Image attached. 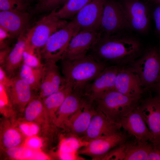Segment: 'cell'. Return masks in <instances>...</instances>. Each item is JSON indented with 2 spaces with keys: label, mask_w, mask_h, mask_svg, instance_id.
I'll use <instances>...</instances> for the list:
<instances>
[{
  "label": "cell",
  "mask_w": 160,
  "mask_h": 160,
  "mask_svg": "<svg viewBox=\"0 0 160 160\" xmlns=\"http://www.w3.org/2000/svg\"><path fill=\"white\" fill-rule=\"evenodd\" d=\"M21 131L25 135L33 137L39 132V127L37 124L32 123H23L20 126Z\"/></svg>",
  "instance_id": "cell-35"
},
{
  "label": "cell",
  "mask_w": 160,
  "mask_h": 160,
  "mask_svg": "<svg viewBox=\"0 0 160 160\" xmlns=\"http://www.w3.org/2000/svg\"><path fill=\"white\" fill-rule=\"evenodd\" d=\"M27 145L30 148L37 149L41 145L40 140L38 137H33L29 139L26 142Z\"/></svg>",
  "instance_id": "cell-39"
},
{
  "label": "cell",
  "mask_w": 160,
  "mask_h": 160,
  "mask_svg": "<svg viewBox=\"0 0 160 160\" xmlns=\"http://www.w3.org/2000/svg\"><path fill=\"white\" fill-rule=\"evenodd\" d=\"M119 124L121 128L134 137L137 141L153 143L152 135L140 113L138 106L123 117Z\"/></svg>",
  "instance_id": "cell-14"
},
{
  "label": "cell",
  "mask_w": 160,
  "mask_h": 160,
  "mask_svg": "<svg viewBox=\"0 0 160 160\" xmlns=\"http://www.w3.org/2000/svg\"><path fill=\"white\" fill-rule=\"evenodd\" d=\"M12 37L10 34L4 29L0 27V46L1 49L7 47L5 42L6 39Z\"/></svg>",
  "instance_id": "cell-38"
},
{
  "label": "cell",
  "mask_w": 160,
  "mask_h": 160,
  "mask_svg": "<svg viewBox=\"0 0 160 160\" xmlns=\"http://www.w3.org/2000/svg\"><path fill=\"white\" fill-rule=\"evenodd\" d=\"M106 0H91L73 18L81 31L99 32Z\"/></svg>",
  "instance_id": "cell-9"
},
{
  "label": "cell",
  "mask_w": 160,
  "mask_h": 160,
  "mask_svg": "<svg viewBox=\"0 0 160 160\" xmlns=\"http://www.w3.org/2000/svg\"><path fill=\"white\" fill-rule=\"evenodd\" d=\"M121 4L131 28L140 33L146 32L150 23L146 6L140 0H124Z\"/></svg>",
  "instance_id": "cell-12"
},
{
  "label": "cell",
  "mask_w": 160,
  "mask_h": 160,
  "mask_svg": "<svg viewBox=\"0 0 160 160\" xmlns=\"http://www.w3.org/2000/svg\"><path fill=\"white\" fill-rule=\"evenodd\" d=\"M68 0H43L39 2L32 11L34 14H39L44 12H52L62 5Z\"/></svg>",
  "instance_id": "cell-30"
},
{
  "label": "cell",
  "mask_w": 160,
  "mask_h": 160,
  "mask_svg": "<svg viewBox=\"0 0 160 160\" xmlns=\"http://www.w3.org/2000/svg\"><path fill=\"white\" fill-rule=\"evenodd\" d=\"M43 65L33 68L22 63L19 69L17 76L25 81L33 90L39 89L42 75Z\"/></svg>",
  "instance_id": "cell-24"
},
{
  "label": "cell",
  "mask_w": 160,
  "mask_h": 160,
  "mask_svg": "<svg viewBox=\"0 0 160 160\" xmlns=\"http://www.w3.org/2000/svg\"><path fill=\"white\" fill-rule=\"evenodd\" d=\"M143 87L139 77L131 67L119 66L114 89L129 97H141Z\"/></svg>",
  "instance_id": "cell-13"
},
{
  "label": "cell",
  "mask_w": 160,
  "mask_h": 160,
  "mask_svg": "<svg viewBox=\"0 0 160 160\" xmlns=\"http://www.w3.org/2000/svg\"><path fill=\"white\" fill-rule=\"evenodd\" d=\"M141 46L135 37L120 33L113 35L100 33L87 55L107 66L132 62L140 55Z\"/></svg>",
  "instance_id": "cell-1"
},
{
  "label": "cell",
  "mask_w": 160,
  "mask_h": 160,
  "mask_svg": "<svg viewBox=\"0 0 160 160\" xmlns=\"http://www.w3.org/2000/svg\"><path fill=\"white\" fill-rule=\"evenodd\" d=\"M23 141L22 136L18 130L10 128L4 132L2 142L4 147L8 149L18 146Z\"/></svg>",
  "instance_id": "cell-29"
},
{
  "label": "cell",
  "mask_w": 160,
  "mask_h": 160,
  "mask_svg": "<svg viewBox=\"0 0 160 160\" xmlns=\"http://www.w3.org/2000/svg\"><path fill=\"white\" fill-rule=\"evenodd\" d=\"M138 108L152 135V143H160V97H150L141 101Z\"/></svg>",
  "instance_id": "cell-10"
},
{
  "label": "cell",
  "mask_w": 160,
  "mask_h": 160,
  "mask_svg": "<svg viewBox=\"0 0 160 160\" xmlns=\"http://www.w3.org/2000/svg\"><path fill=\"white\" fill-rule=\"evenodd\" d=\"M131 68L138 75L143 86L156 87L160 81V51L155 47L147 49Z\"/></svg>",
  "instance_id": "cell-6"
},
{
  "label": "cell",
  "mask_w": 160,
  "mask_h": 160,
  "mask_svg": "<svg viewBox=\"0 0 160 160\" xmlns=\"http://www.w3.org/2000/svg\"><path fill=\"white\" fill-rule=\"evenodd\" d=\"M28 0V1H30L31 0Z\"/></svg>",
  "instance_id": "cell-44"
},
{
  "label": "cell",
  "mask_w": 160,
  "mask_h": 160,
  "mask_svg": "<svg viewBox=\"0 0 160 160\" xmlns=\"http://www.w3.org/2000/svg\"><path fill=\"white\" fill-rule=\"evenodd\" d=\"M44 109L41 98L33 97L25 108V118L27 121L32 122L38 117Z\"/></svg>",
  "instance_id": "cell-28"
},
{
  "label": "cell",
  "mask_w": 160,
  "mask_h": 160,
  "mask_svg": "<svg viewBox=\"0 0 160 160\" xmlns=\"http://www.w3.org/2000/svg\"><path fill=\"white\" fill-rule=\"evenodd\" d=\"M27 0H0V10H14L25 12L28 9Z\"/></svg>",
  "instance_id": "cell-31"
},
{
  "label": "cell",
  "mask_w": 160,
  "mask_h": 160,
  "mask_svg": "<svg viewBox=\"0 0 160 160\" xmlns=\"http://www.w3.org/2000/svg\"><path fill=\"white\" fill-rule=\"evenodd\" d=\"M61 61L63 78L73 89L83 90L107 66L88 55L79 59H63Z\"/></svg>",
  "instance_id": "cell-2"
},
{
  "label": "cell",
  "mask_w": 160,
  "mask_h": 160,
  "mask_svg": "<svg viewBox=\"0 0 160 160\" xmlns=\"http://www.w3.org/2000/svg\"><path fill=\"white\" fill-rule=\"evenodd\" d=\"M72 89V86L65 82L58 91L43 99L45 109L56 117V113L60 106Z\"/></svg>",
  "instance_id": "cell-23"
},
{
  "label": "cell",
  "mask_w": 160,
  "mask_h": 160,
  "mask_svg": "<svg viewBox=\"0 0 160 160\" xmlns=\"http://www.w3.org/2000/svg\"><path fill=\"white\" fill-rule=\"evenodd\" d=\"M153 16L155 23L156 30L160 36V4H159L154 9Z\"/></svg>",
  "instance_id": "cell-37"
},
{
  "label": "cell",
  "mask_w": 160,
  "mask_h": 160,
  "mask_svg": "<svg viewBox=\"0 0 160 160\" xmlns=\"http://www.w3.org/2000/svg\"><path fill=\"white\" fill-rule=\"evenodd\" d=\"M141 97H133L112 90L95 100L96 107L112 121L119 123L121 119L138 106Z\"/></svg>",
  "instance_id": "cell-4"
},
{
  "label": "cell",
  "mask_w": 160,
  "mask_h": 160,
  "mask_svg": "<svg viewBox=\"0 0 160 160\" xmlns=\"http://www.w3.org/2000/svg\"><path fill=\"white\" fill-rule=\"evenodd\" d=\"M80 31L74 18L64 27L54 33L40 50L41 58L57 62L61 60L71 39Z\"/></svg>",
  "instance_id": "cell-5"
},
{
  "label": "cell",
  "mask_w": 160,
  "mask_h": 160,
  "mask_svg": "<svg viewBox=\"0 0 160 160\" xmlns=\"http://www.w3.org/2000/svg\"><path fill=\"white\" fill-rule=\"evenodd\" d=\"M147 160H160V143H151Z\"/></svg>",
  "instance_id": "cell-36"
},
{
  "label": "cell",
  "mask_w": 160,
  "mask_h": 160,
  "mask_svg": "<svg viewBox=\"0 0 160 160\" xmlns=\"http://www.w3.org/2000/svg\"><path fill=\"white\" fill-rule=\"evenodd\" d=\"M39 1V2H40L42 1L43 0H38Z\"/></svg>",
  "instance_id": "cell-43"
},
{
  "label": "cell",
  "mask_w": 160,
  "mask_h": 160,
  "mask_svg": "<svg viewBox=\"0 0 160 160\" xmlns=\"http://www.w3.org/2000/svg\"><path fill=\"white\" fill-rule=\"evenodd\" d=\"M91 0H68L55 14L60 18L71 19Z\"/></svg>",
  "instance_id": "cell-27"
},
{
  "label": "cell",
  "mask_w": 160,
  "mask_h": 160,
  "mask_svg": "<svg viewBox=\"0 0 160 160\" xmlns=\"http://www.w3.org/2000/svg\"><path fill=\"white\" fill-rule=\"evenodd\" d=\"M153 2L157 4H160V0H151Z\"/></svg>",
  "instance_id": "cell-42"
},
{
  "label": "cell",
  "mask_w": 160,
  "mask_h": 160,
  "mask_svg": "<svg viewBox=\"0 0 160 160\" xmlns=\"http://www.w3.org/2000/svg\"><path fill=\"white\" fill-rule=\"evenodd\" d=\"M65 82L63 77L61 75L56 62H45L39 89L40 97L43 99L56 92Z\"/></svg>",
  "instance_id": "cell-19"
},
{
  "label": "cell",
  "mask_w": 160,
  "mask_h": 160,
  "mask_svg": "<svg viewBox=\"0 0 160 160\" xmlns=\"http://www.w3.org/2000/svg\"><path fill=\"white\" fill-rule=\"evenodd\" d=\"M56 10L51 12L37 21L25 33V50L31 52L40 54L47 41L54 33L65 26L68 22L58 17Z\"/></svg>",
  "instance_id": "cell-3"
},
{
  "label": "cell",
  "mask_w": 160,
  "mask_h": 160,
  "mask_svg": "<svg viewBox=\"0 0 160 160\" xmlns=\"http://www.w3.org/2000/svg\"><path fill=\"white\" fill-rule=\"evenodd\" d=\"M92 103L84 91L73 89L67 96L56 113V124H65L69 117L82 106Z\"/></svg>",
  "instance_id": "cell-16"
},
{
  "label": "cell",
  "mask_w": 160,
  "mask_h": 160,
  "mask_svg": "<svg viewBox=\"0 0 160 160\" xmlns=\"http://www.w3.org/2000/svg\"><path fill=\"white\" fill-rule=\"evenodd\" d=\"M89 141L71 133L70 136L63 139L60 142L59 153L78 154V151L87 145Z\"/></svg>",
  "instance_id": "cell-25"
},
{
  "label": "cell",
  "mask_w": 160,
  "mask_h": 160,
  "mask_svg": "<svg viewBox=\"0 0 160 160\" xmlns=\"http://www.w3.org/2000/svg\"><path fill=\"white\" fill-rule=\"evenodd\" d=\"M119 68L116 65L107 66L85 87L84 91L92 101L114 89Z\"/></svg>",
  "instance_id": "cell-11"
},
{
  "label": "cell",
  "mask_w": 160,
  "mask_h": 160,
  "mask_svg": "<svg viewBox=\"0 0 160 160\" xmlns=\"http://www.w3.org/2000/svg\"><path fill=\"white\" fill-rule=\"evenodd\" d=\"M99 34V32L79 31L70 40L62 60L76 59L86 56Z\"/></svg>",
  "instance_id": "cell-18"
},
{
  "label": "cell",
  "mask_w": 160,
  "mask_h": 160,
  "mask_svg": "<svg viewBox=\"0 0 160 160\" xmlns=\"http://www.w3.org/2000/svg\"><path fill=\"white\" fill-rule=\"evenodd\" d=\"M10 78L7 76L3 68L0 67V84L4 86L6 85L9 81Z\"/></svg>",
  "instance_id": "cell-40"
},
{
  "label": "cell",
  "mask_w": 160,
  "mask_h": 160,
  "mask_svg": "<svg viewBox=\"0 0 160 160\" xmlns=\"http://www.w3.org/2000/svg\"><path fill=\"white\" fill-rule=\"evenodd\" d=\"M127 143H125L114 148L108 152L100 160H124Z\"/></svg>",
  "instance_id": "cell-33"
},
{
  "label": "cell",
  "mask_w": 160,
  "mask_h": 160,
  "mask_svg": "<svg viewBox=\"0 0 160 160\" xmlns=\"http://www.w3.org/2000/svg\"><path fill=\"white\" fill-rule=\"evenodd\" d=\"M40 55L32 53L25 50L23 54V63L25 65L33 68H39L44 64L41 63Z\"/></svg>",
  "instance_id": "cell-34"
},
{
  "label": "cell",
  "mask_w": 160,
  "mask_h": 160,
  "mask_svg": "<svg viewBox=\"0 0 160 160\" xmlns=\"http://www.w3.org/2000/svg\"><path fill=\"white\" fill-rule=\"evenodd\" d=\"M126 139V135L120 131L89 140L87 145L79 150L78 153L89 156L93 160H100L111 150L124 143Z\"/></svg>",
  "instance_id": "cell-8"
},
{
  "label": "cell",
  "mask_w": 160,
  "mask_h": 160,
  "mask_svg": "<svg viewBox=\"0 0 160 160\" xmlns=\"http://www.w3.org/2000/svg\"><path fill=\"white\" fill-rule=\"evenodd\" d=\"M25 33L18 37L16 43L11 49L3 64L1 66L9 78L14 76L16 71L23 63V54L26 47Z\"/></svg>",
  "instance_id": "cell-22"
},
{
  "label": "cell",
  "mask_w": 160,
  "mask_h": 160,
  "mask_svg": "<svg viewBox=\"0 0 160 160\" xmlns=\"http://www.w3.org/2000/svg\"><path fill=\"white\" fill-rule=\"evenodd\" d=\"M127 143L124 160H147L151 145L149 142Z\"/></svg>",
  "instance_id": "cell-26"
},
{
  "label": "cell",
  "mask_w": 160,
  "mask_h": 160,
  "mask_svg": "<svg viewBox=\"0 0 160 160\" xmlns=\"http://www.w3.org/2000/svg\"><path fill=\"white\" fill-rule=\"evenodd\" d=\"M96 108L88 129L83 137L88 141L112 134L120 131L121 128L119 124L112 121Z\"/></svg>",
  "instance_id": "cell-17"
},
{
  "label": "cell",
  "mask_w": 160,
  "mask_h": 160,
  "mask_svg": "<svg viewBox=\"0 0 160 160\" xmlns=\"http://www.w3.org/2000/svg\"><path fill=\"white\" fill-rule=\"evenodd\" d=\"M131 29L121 4L114 0H106L104 5L99 32L113 35Z\"/></svg>",
  "instance_id": "cell-7"
},
{
  "label": "cell",
  "mask_w": 160,
  "mask_h": 160,
  "mask_svg": "<svg viewBox=\"0 0 160 160\" xmlns=\"http://www.w3.org/2000/svg\"><path fill=\"white\" fill-rule=\"evenodd\" d=\"M7 153L10 158L16 159H28L33 155L30 148L18 146L8 149Z\"/></svg>",
  "instance_id": "cell-32"
},
{
  "label": "cell",
  "mask_w": 160,
  "mask_h": 160,
  "mask_svg": "<svg viewBox=\"0 0 160 160\" xmlns=\"http://www.w3.org/2000/svg\"><path fill=\"white\" fill-rule=\"evenodd\" d=\"M96 109L93 102L82 106L69 117L65 124L72 133L83 137L88 129Z\"/></svg>",
  "instance_id": "cell-21"
},
{
  "label": "cell",
  "mask_w": 160,
  "mask_h": 160,
  "mask_svg": "<svg viewBox=\"0 0 160 160\" xmlns=\"http://www.w3.org/2000/svg\"><path fill=\"white\" fill-rule=\"evenodd\" d=\"M156 87L158 95L160 97V81L156 85Z\"/></svg>",
  "instance_id": "cell-41"
},
{
  "label": "cell",
  "mask_w": 160,
  "mask_h": 160,
  "mask_svg": "<svg viewBox=\"0 0 160 160\" xmlns=\"http://www.w3.org/2000/svg\"><path fill=\"white\" fill-rule=\"evenodd\" d=\"M30 15L26 12L14 10L0 12V27L7 31L12 37H18L28 28Z\"/></svg>",
  "instance_id": "cell-20"
},
{
  "label": "cell",
  "mask_w": 160,
  "mask_h": 160,
  "mask_svg": "<svg viewBox=\"0 0 160 160\" xmlns=\"http://www.w3.org/2000/svg\"><path fill=\"white\" fill-rule=\"evenodd\" d=\"M4 86L12 105L19 109L25 108L34 97L31 87L17 76L10 78Z\"/></svg>",
  "instance_id": "cell-15"
}]
</instances>
